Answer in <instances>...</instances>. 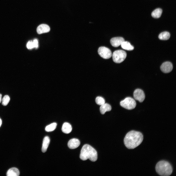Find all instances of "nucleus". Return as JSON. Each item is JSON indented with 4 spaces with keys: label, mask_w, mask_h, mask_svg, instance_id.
I'll return each instance as SVG.
<instances>
[{
    "label": "nucleus",
    "mask_w": 176,
    "mask_h": 176,
    "mask_svg": "<svg viewBox=\"0 0 176 176\" xmlns=\"http://www.w3.org/2000/svg\"><path fill=\"white\" fill-rule=\"evenodd\" d=\"M143 139V135L141 133L132 130L126 134L124 142L125 145L127 148L133 149L141 144Z\"/></svg>",
    "instance_id": "nucleus-1"
},
{
    "label": "nucleus",
    "mask_w": 176,
    "mask_h": 176,
    "mask_svg": "<svg viewBox=\"0 0 176 176\" xmlns=\"http://www.w3.org/2000/svg\"><path fill=\"white\" fill-rule=\"evenodd\" d=\"M80 159L83 160L89 159L92 162L96 161L97 159V153L96 150L90 145H84L81 151Z\"/></svg>",
    "instance_id": "nucleus-2"
},
{
    "label": "nucleus",
    "mask_w": 176,
    "mask_h": 176,
    "mask_svg": "<svg viewBox=\"0 0 176 176\" xmlns=\"http://www.w3.org/2000/svg\"><path fill=\"white\" fill-rule=\"evenodd\" d=\"M155 169L157 173L161 176H169L173 171L171 165L165 161H161L158 162L156 165Z\"/></svg>",
    "instance_id": "nucleus-3"
},
{
    "label": "nucleus",
    "mask_w": 176,
    "mask_h": 176,
    "mask_svg": "<svg viewBox=\"0 0 176 176\" xmlns=\"http://www.w3.org/2000/svg\"><path fill=\"white\" fill-rule=\"evenodd\" d=\"M126 55V52L123 50H120L115 51L112 54L113 60L116 63H120L125 59Z\"/></svg>",
    "instance_id": "nucleus-4"
},
{
    "label": "nucleus",
    "mask_w": 176,
    "mask_h": 176,
    "mask_svg": "<svg viewBox=\"0 0 176 176\" xmlns=\"http://www.w3.org/2000/svg\"><path fill=\"white\" fill-rule=\"evenodd\" d=\"M120 105L123 108L129 110L134 108L136 105V103L133 98L128 97L125 98L120 102Z\"/></svg>",
    "instance_id": "nucleus-5"
},
{
    "label": "nucleus",
    "mask_w": 176,
    "mask_h": 176,
    "mask_svg": "<svg viewBox=\"0 0 176 176\" xmlns=\"http://www.w3.org/2000/svg\"><path fill=\"white\" fill-rule=\"evenodd\" d=\"M98 52L99 55L105 59H109L112 55L110 50L105 47H100L98 49Z\"/></svg>",
    "instance_id": "nucleus-6"
},
{
    "label": "nucleus",
    "mask_w": 176,
    "mask_h": 176,
    "mask_svg": "<svg viewBox=\"0 0 176 176\" xmlns=\"http://www.w3.org/2000/svg\"><path fill=\"white\" fill-rule=\"evenodd\" d=\"M133 97L135 99L140 102H142L145 99V95L143 91L140 89H135L133 92Z\"/></svg>",
    "instance_id": "nucleus-7"
},
{
    "label": "nucleus",
    "mask_w": 176,
    "mask_h": 176,
    "mask_svg": "<svg viewBox=\"0 0 176 176\" xmlns=\"http://www.w3.org/2000/svg\"><path fill=\"white\" fill-rule=\"evenodd\" d=\"M173 66L172 63L169 62H166L162 64L160 69L163 72L168 73L171 72L173 69Z\"/></svg>",
    "instance_id": "nucleus-8"
},
{
    "label": "nucleus",
    "mask_w": 176,
    "mask_h": 176,
    "mask_svg": "<svg viewBox=\"0 0 176 176\" xmlns=\"http://www.w3.org/2000/svg\"><path fill=\"white\" fill-rule=\"evenodd\" d=\"M124 41V39L122 37H116L111 38L110 40V43L112 46L117 47Z\"/></svg>",
    "instance_id": "nucleus-9"
},
{
    "label": "nucleus",
    "mask_w": 176,
    "mask_h": 176,
    "mask_svg": "<svg viewBox=\"0 0 176 176\" xmlns=\"http://www.w3.org/2000/svg\"><path fill=\"white\" fill-rule=\"evenodd\" d=\"M50 30L49 27L48 25L45 24H42L40 25L37 29V32L39 34L48 32Z\"/></svg>",
    "instance_id": "nucleus-10"
},
{
    "label": "nucleus",
    "mask_w": 176,
    "mask_h": 176,
    "mask_svg": "<svg viewBox=\"0 0 176 176\" xmlns=\"http://www.w3.org/2000/svg\"><path fill=\"white\" fill-rule=\"evenodd\" d=\"M80 144V142L79 140L76 138H73L69 141L68 146L70 149H73L78 147Z\"/></svg>",
    "instance_id": "nucleus-11"
},
{
    "label": "nucleus",
    "mask_w": 176,
    "mask_h": 176,
    "mask_svg": "<svg viewBox=\"0 0 176 176\" xmlns=\"http://www.w3.org/2000/svg\"><path fill=\"white\" fill-rule=\"evenodd\" d=\"M50 142V139L48 136H46L44 138L42 148L43 152H45L47 149Z\"/></svg>",
    "instance_id": "nucleus-12"
},
{
    "label": "nucleus",
    "mask_w": 176,
    "mask_h": 176,
    "mask_svg": "<svg viewBox=\"0 0 176 176\" xmlns=\"http://www.w3.org/2000/svg\"><path fill=\"white\" fill-rule=\"evenodd\" d=\"M62 130V132L65 133H69L72 131V126L69 123L67 122H65L63 125Z\"/></svg>",
    "instance_id": "nucleus-13"
},
{
    "label": "nucleus",
    "mask_w": 176,
    "mask_h": 176,
    "mask_svg": "<svg viewBox=\"0 0 176 176\" xmlns=\"http://www.w3.org/2000/svg\"><path fill=\"white\" fill-rule=\"evenodd\" d=\"M20 172L18 169L15 167H13L9 169L7 173V176H18Z\"/></svg>",
    "instance_id": "nucleus-14"
},
{
    "label": "nucleus",
    "mask_w": 176,
    "mask_h": 176,
    "mask_svg": "<svg viewBox=\"0 0 176 176\" xmlns=\"http://www.w3.org/2000/svg\"><path fill=\"white\" fill-rule=\"evenodd\" d=\"M111 107L109 104L104 103L101 105L100 108V111L102 114H104L107 111H110L111 110Z\"/></svg>",
    "instance_id": "nucleus-15"
},
{
    "label": "nucleus",
    "mask_w": 176,
    "mask_h": 176,
    "mask_svg": "<svg viewBox=\"0 0 176 176\" xmlns=\"http://www.w3.org/2000/svg\"><path fill=\"white\" fill-rule=\"evenodd\" d=\"M121 45L123 49L126 50L131 51L134 49V47L128 42L124 41L121 43Z\"/></svg>",
    "instance_id": "nucleus-16"
},
{
    "label": "nucleus",
    "mask_w": 176,
    "mask_h": 176,
    "mask_svg": "<svg viewBox=\"0 0 176 176\" xmlns=\"http://www.w3.org/2000/svg\"><path fill=\"white\" fill-rule=\"evenodd\" d=\"M162 12V10L161 9L158 8L155 9L152 12L151 15L154 18H158L160 17Z\"/></svg>",
    "instance_id": "nucleus-17"
},
{
    "label": "nucleus",
    "mask_w": 176,
    "mask_h": 176,
    "mask_svg": "<svg viewBox=\"0 0 176 176\" xmlns=\"http://www.w3.org/2000/svg\"><path fill=\"white\" fill-rule=\"evenodd\" d=\"M170 37V33L167 32H164L161 33L159 35V39L162 40H167Z\"/></svg>",
    "instance_id": "nucleus-18"
},
{
    "label": "nucleus",
    "mask_w": 176,
    "mask_h": 176,
    "mask_svg": "<svg viewBox=\"0 0 176 176\" xmlns=\"http://www.w3.org/2000/svg\"><path fill=\"white\" fill-rule=\"evenodd\" d=\"M57 124L56 123H52L47 126L45 127V130L47 132H50L54 131L56 128Z\"/></svg>",
    "instance_id": "nucleus-19"
},
{
    "label": "nucleus",
    "mask_w": 176,
    "mask_h": 176,
    "mask_svg": "<svg viewBox=\"0 0 176 176\" xmlns=\"http://www.w3.org/2000/svg\"><path fill=\"white\" fill-rule=\"evenodd\" d=\"M96 103L98 105H101L105 103V101L104 99L102 97H97L95 100Z\"/></svg>",
    "instance_id": "nucleus-20"
},
{
    "label": "nucleus",
    "mask_w": 176,
    "mask_h": 176,
    "mask_svg": "<svg viewBox=\"0 0 176 176\" xmlns=\"http://www.w3.org/2000/svg\"><path fill=\"white\" fill-rule=\"evenodd\" d=\"M10 99V98L8 95H5L2 100V104L4 106H6L9 103Z\"/></svg>",
    "instance_id": "nucleus-21"
},
{
    "label": "nucleus",
    "mask_w": 176,
    "mask_h": 176,
    "mask_svg": "<svg viewBox=\"0 0 176 176\" xmlns=\"http://www.w3.org/2000/svg\"><path fill=\"white\" fill-rule=\"evenodd\" d=\"M27 47L28 49H31L34 48V46L33 42L29 41L27 43Z\"/></svg>",
    "instance_id": "nucleus-22"
},
{
    "label": "nucleus",
    "mask_w": 176,
    "mask_h": 176,
    "mask_svg": "<svg viewBox=\"0 0 176 176\" xmlns=\"http://www.w3.org/2000/svg\"><path fill=\"white\" fill-rule=\"evenodd\" d=\"M33 42L34 44V48H37L38 46V42L37 40L36 39H35L33 40Z\"/></svg>",
    "instance_id": "nucleus-23"
},
{
    "label": "nucleus",
    "mask_w": 176,
    "mask_h": 176,
    "mask_svg": "<svg viewBox=\"0 0 176 176\" xmlns=\"http://www.w3.org/2000/svg\"><path fill=\"white\" fill-rule=\"evenodd\" d=\"M2 100V95L0 94V103Z\"/></svg>",
    "instance_id": "nucleus-24"
},
{
    "label": "nucleus",
    "mask_w": 176,
    "mask_h": 176,
    "mask_svg": "<svg viewBox=\"0 0 176 176\" xmlns=\"http://www.w3.org/2000/svg\"><path fill=\"white\" fill-rule=\"evenodd\" d=\"M1 124H2V121L1 120V119H0V127L1 126Z\"/></svg>",
    "instance_id": "nucleus-25"
}]
</instances>
